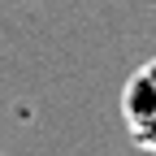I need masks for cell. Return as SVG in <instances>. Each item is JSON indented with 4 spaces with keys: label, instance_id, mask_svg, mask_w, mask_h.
<instances>
[{
    "label": "cell",
    "instance_id": "6da1fadb",
    "mask_svg": "<svg viewBox=\"0 0 156 156\" xmlns=\"http://www.w3.org/2000/svg\"><path fill=\"white\" fill-rule=\"evenodd\" d=\"M122 117L130 139L143 152H156V56L143 61L122 87Z\"/></svg>",
    "mask_w": 156,
    "mask_h": 156
}]
</instances>
